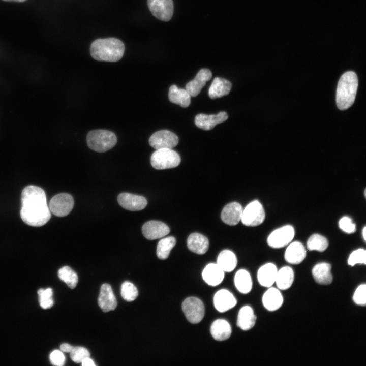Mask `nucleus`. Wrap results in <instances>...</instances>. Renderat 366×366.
Listing matches in <instances>:
<instances>
[{"label":"nucleus","mask_w":366,"mask_h":366,"mask_svg":"<svg viewBox=\"0 0 366 366\" xmlns=\"http://www.w3.org/2000/svg\"><path fill=\"white\" fill-rule=\"evenodd\" d=\"M21 200L20 217L25 223L40 227L50 220V211L42 188L33 185L26 187L22 191Z\"/></svg>","instance_id":"obj_1"},{"label":"nucleus","mask_w":366,"mask_h":366,"mask_svg":"<svg viewBox=\"0 0 366 366\" xmlns=\"http://www.w3.org/2000/svg\"><path fill=\"white\" fill-rule=\"evenodd\" d=\"M125 45L115 38L98 39L93 42L90 47L92 57L99 61L116 62L123 57Z\"/></svg>","instance_id":"obj_2"},{"label":"nucleus","mask_w":366,"mask_h":366,"mask_svg":"<svg viewBox=\"0 0 366 366\" xmlns=\"http://www.w3.org/2000/svg\"><path fill=\"white\" fill-rule=\"evenodd\" d=\"M358 79L353 71H348L341 77L337 86L336 102L337 107L344 110L353 104L358 87Z\"/></svg>","instance_id":"obj_3"},{"label":"nucleus","mask_w":366,"mask_h":366,"mask_svg":"<svg viewBox=\"0 0 366 366\" xmlns=\"http://www.w3.org/2000/svg\"><path fill=\"white\" fill-rule=\"evenodd\" d=\"M87 144L91 149L99 152H105L113 147L117 142L115 134L107 130H94L86 136Z\"/></svg>","instance_id":"obj_4"},{"label":"nucleus","mask_w":366,"mask_h":366,"mask_svg":"<svg viewBox=\"0 0 366 366\" xmlns=\"http://www.w3.org/2000/svg\"><path fill=\"white\" fill-rule=\"evenodd\" d=\"M181 159L179 154L170 148L156 149L151 155V166L158 170L173 168L178 166Z\"/></svg>","instance_id":"obj_5"},{"label":"nucleus","mask_w":366,"mask_h":366,"mask_svg":"<svg viewBox=\"0 0 366 366\" xmlns=\"http://www.w3.org/2000/svg\"><path fill=\"white\" fill-rule=\"evenodd\" d=\"M182 310L187 319L192 324H197L203 319L205 309L202 301L196 297H189L182 303Z\"/></svg>","instance_id":"obj_6"},{"label":"nucleus","mask_w":366,"mask_h":366,"mask_svg":"<svg viewBox=\"0 0 366 366\" xmlns=\"http://www.w3.org/2000/svg\"><path fill=\"white\" fill-rule=\"evenodd\" d=\"M265 217L263 206L258 200H254L243 209L241 221L246 226L254 227L262 224Z\"/></svg>","instance_id":"obj_7"},{"label":"nucleus","mask_w":366,"mask_h":366,"mask_svg":"<svg viewBox=\"0 0 366 366\" xmlns=\"http://www.w3.org/2000/svg\"><path fill=\"white\" fill-rule=\"evenodd\" d=\"M50 212L57 217L67 216L74 206L73 197L68 193H60L53 196L49 204Z\"/></svg>","instance_id":"obj_8"},{"label":"nucleus","mask_w":366,"mask_h":366,"mask_svg":"<svg viewBox=\"0 0 366 366\" xmlns=\"http://www.w3.org/2000/svg\"><path fill=\"white\" fill-rule=\"evenodd\" d=\"M295 235L294 228L286 225L273 231L267 240L268 245L273 248H281L289 244Z\"/></svg>","instance_id":"obj_9"},{"label":"nucleus","mask_w":366,"mask_h":366,"mask_svg":"<svg viewBox=\"0 0 366 366\" xmlns=\"http://www.w3.org/2000/svg\"><path fill=\"white\" fill-rule=\"evenodd\" d=\"M178 143V138L174 133L162 130L154 133L149 139V145L155 149L170 148L176 146Z\"/></svg>","instance_id":"obj_10"},{"label":"nucleus","mask_w":366,"mask_h":366,"mask_svg":"<svg viewBox=\"0 0 366 366\" xmlns=\"http://www.w3.org/2000/svg\"><path fill=\"white\" fill-rule=\"evenodd\" d=\"M148 8L152 14L158 19L168 21L173 14V0H147Z\"/></svg>","instance_id":"obj_11"},{"label":"nucleus","mask_w":366,"mask_h":366,"mask_svg":"<svg viewBox=\"0 0 366 366\" xmlns=\"http://www.w3.org/2000/svg\"><path fill=\"white\" fill-rule=\"evenodd\" d=\"M117 201L122 207L131 211L142 210L147 204L146 198L143 196L129 193H122L119 194Z\"/></svg>","instance_id":"obj_12"},{"label":"nucleus","mask_w":366,"mask_h":366,"mask_svg":"<svg viewBox=\"0 0 366 366\" xmlns=\"http://www.w3.org/2000/svg\"><path fill=\"white\" fill-rule=\"evenodd\" d=\"M142 231L146 239L152 240L167 235L170 232V229L167 225L161 221L152 220L144 224Z\"/></svg>","instance_id":"obj_13"},{"label":"nucleus","mask_w":366,"mask_h":366,"mask_svg":"<svg viewBox=\"0 0 366 366\" xmlns=\"http://www.w3.org/2000/svg\"><path fill=\"white\" fill-rule=\"evenodd\" d=\"M228 115L224 111L216 115L197 114L195 118V124L197 127L204 130H210L217 124L222 123L227 119Z\"/></svg>","instance_id":"obj_14"},{"label":"nucleus","mask_w":366,"mask_h":366,"mask_svg":"<svg viewBox=\"0 0 366 366\" xmlns=\"http://www.w3.org/2000/svg\"><path fill=\"white\" fill-rule=\"evenodd\" d=\"M211 77L212 73L209 69H201L195 78L186 84V90L191 96H197L205 86L206 82L210 80Z\"/></svg>","instance_id":"obj_15"},{"label":"nucleus","mask_w":366,"mask_h":366,"mask_svg":"<svg viewBox=\"0 0 366 366\" xmlns=\"http://www.w3.org/2000/svg\"><path fill=\"white\" fill-rule=\"evenodd\" d=\"M98 304L104 312L115 310L117 302L111 286L103 284L100 289L98 297Z\"/></svg>","instance_id":"obj_16"},{"label":"nucleus","mask_w":366,"mask_h":366,"mask_svg":"<svg viewBox=\"0 0 366 366\" xmlns=\"http://www.w3.org/2000/svg\"><path fill=\"white\" fill-rule=\"evenodd\" d=\"M237 303L233 295L226 289H221L216 293L214 297V304L219 312H225L233 308Z\"/></svg>","instance_id":"obj_17"},{"label":"nucleus","mask_w":366,"mask_h":366,"mask_svg":"<svg viewBox=\"0 0 366 366\" xmlns=\"http://www.w3.org/2000/svg\"><path fill=\"white\" fill-rule=\"evenodd\" d=\"M243 208L237 202H232L227 204L223 209L221 218L225 224L234 226L241 220Z\"/></svg>","instance_id":"obj_18"},{"label":"nucleus","mask_w":366,"mask_h":366,"mask_svg":"<svg viewBox=\"0 0 366 366\" xmlns=\"http://www.w3.org/2000/svg\"><path fill=\"white\" fill-rule=\"evenodd\" d=\"M306 256V249L304 246L297 241L290 243L284 254L285 260L292 264H300L305 259Z\"/></svg>","instance_id":"obj_19"},{"label":"nucleus","mask_w":366,"mask_h":366,"mask_svg":"<svg viewBox=\"0 0 366 366\" xmlns=\"http://www.w3.org/2000/svg\"><path fill=\"white\" fill-rule=\"evenodd\" d=\"M262 303L265 308L270 312L280 308L283 303V297L279 289L269 287L263 295Z\"/></svg>","instance_id":"obj_20"},{"label":"nucleus","mask_w":366,"mask_h":366,"mask_svg":"<svg viewBox=\"0 0 366 366\" xmlns=\"http://www.w3.org/2000/svg\"><path fill=\"white\" fill-rule=\"evenodd\" d=\"M277 272V267L273 263H267L262 265L257 272L259 284L265 287H271L275 283Z\"/></svg>","instance_id":"obj_21"},{"label":"nucleus","mask_w":366,"mask_h":366,"mask_svg":"<svg viewBox=\"0 0 366 366\" xmlns=\"http://www.w3.org/2000/svg\"><path fill=\"white\" fill-rule=\"evenodd\" d=\"M331 266L326 262L316 264L312 268V273L315 282L320 285H329L333 280Z\"/></svg>","instance_id":"obj_22"},{"label":"nucleus","mask_w":366,"mask_h":366,"mask_svg":"<svg viewBox=\"0 0 366 366\" xmlns=\"http://www.w3.org/2000/svg\"><path fill=\"white\" fill-rule=\"evenodd\" d=\"M203 279L209 285L216 286L224 279V271L216 263L207 265L202 273Z\"/></svg>","instance_id":"obj_23"},{"label":"nucleus","mask_w":366,"mask_h":366,"mask_svg":"<svg viewBox=\"0 0 366 366\" xmlns=\"http://www.w3.org/2000/svg\"><path fill=\"white\" fill-rule=\"evenodd\" d=\"M187 242L188 249L198 254H205L209 248V241L207 238L198 233L190 234Z\"/></svg>","instance_id":"obj_24"},{"label":"nucleus","mask_w":366,"mask_h":366,"mask_svg":"<svg viewBox=\"0 0 366 366\" xmlns=\"http://www.w3.org/2000/svg\"><path fill=\"white\" fill-rule=\"evenodd\" d=\"M256 319L253 309L250 306H245L238 312L237 325L243 330H249L255 325Z\"/></svg>","instance_id":"obj_25"},{"label":"nucleus","mask_w":366,"mask_h":366,"mask_svg":"<svg viewBox=\"0 0 366 366\" xmlns=\"http://www.w3.org/2000/svg\"><path fill=\"white\" fill-rule=\"evenodd\" d=\"M231 332L230 325L224 319H217L211 325V334L214 339L218 341H225L229 339Z\"/></svg>","instance_id":"obj_26"},{"label":"nucleus","mask_w":366,"mask_h":366,"mask_svg":"<svg viewBox=\"0 0 366 366\" xmlns=\"http://www.w3.org/2000/svg\"><path fill=\"white\" fill-rule=\"evenodd\" d=\"M232 87L231 83L223 78L216 77L209 88L208 96L215 99L229 94Z\"/></svg>","instance_id":"obj_27"},{"label":"nucleus","mask_w":366,"mask_h":366,"mask_svg":"<svg viewBox=\"0 0 366 366\" xmlns=\"http://www.w3.org/2000/svg\"><path fill=\"white\" fill-rule=\"evenodd\" d=\"M294 279L293 270L290 266H285L278 270L275 283L279 289L285 290L290 288Z\"/></svg>","instance_id":"obj_28"},{"label":"nucleus","mask_w":366,"mask_h":366,"mask_svg":"<svg viewBox=\"0 0 366 366\" xmlns=\"http://www.w3.org/2000/svg\"><path fill=\"white\" fill-rule=\"evenodd\" d=\"M191 96L185 89L179 88L175 85H172L169 88L168 98L169 101L186 108L191 103Z\"/></svg>","instance_id":"obj_29"},{"label":"nucleus","mask_w":366,"mask_h":366,"mask_svg":"<svg viewBox=\"0 0 366 366\" xmlns=\"http://www.w3.org/2000/svg\"><path fill=\"white\" fill-rule=\"evenodd\" d=\"M237 262L236 257L233 252L224 250L219 254L217 264L224 272H229L235 269Z\"/></svg>","instance_id":"obj_30"},{"label":"nucleus","mask_w":366,"mask_h":366,"mask_svg":"<svg viewBox=\"0 0 366 366\" xmlns=\"http://www.w3.org/2000/svg\"><path fill=\"white\" fill-rule=\"evenodd\" d=\"M234 283L237 289L241 293H248L252 289L251 277L246 270L240 269L237 271L234 277Z\"/></svg>","instance_id":"obj_31"},{"label":"nucleus","mask_w":366,"mask_h":366,"mask_svg":"<svg viewBox=\"0 0 366 366\" xmlns=\"http://www.w3.org/2000/svg\"><path fill=\"white\" fill-rule=\"evenodd\" d=\"M176 240L174 237L169 236L161 239L157 247V256L160 259H167L171 250L175 246Z\"/></svg>","instance_id":"obj_32"},{"label":"nucleus","mask_w":366,"mask_h":366,"mask_svg":"<svg viewBox=\"0 0 366 366\" xmlns=\"http://www.w3.org/2000/svg\"><path fill=\"white\" fill-rule=\"evenodd\" d=\"M328 246L327 238L319 234H312L308 239L307 247L310 251L323 252Z\"/></svg>","instance_id":"obj_33"},{"label":"nucleus","mask_w":366,"mask_h":366,"mask_svg":"<svg viewBox=\"0 0 366 366\" xmlns=\"http://www.w3.org/2000/svg\"><path fill=\"white\" fill-rule=\"evenodd\" d=\"M59 278L66 283L69 287L74 289L78 282L77 273L69 266H65L58 271Z\"/></svg>","instance_id":"obj_34"},{"label":"nucleus","mask_w":366,"mask_h":366,"mask_svg":"<svg viewBox=\"0 0 366 366\" xmlns=\"http://www.w3.org/2000/svg\"><path fill=\"white\" fill-rule=\"evenodd\" d=\"M120 293L122 297L127 301L134 300L138 295L136 287L128 281H125L122 284Z\"/></svg>","instance_id":"obj_35"},{"label":"nucleus","mask_w":366,"mask_h":366,"mask_svg":"<svg viewBox=\"0 0 366 366\" xmlns=\"http://www.w3.org/2000/svg\"><path fill=\"white\" fill-rule=\"evenodd\" d=\"M40 306L44 309L50 308L53 305V291L51 288L40 289L38 291Z\"/></svg>","instance_id":"obj_36"},{"label":"nucleus","mask_w":366,"mask_h":366,"mask_svg":"<svg viewBox=\"0 0 366 366\" xmlns=\"http://www.w3.org/2000/svg\"><path fill=\"white\" fill-rule=\"evenodd\" d=\"M348 264L353 266L356 264H366V251L360 248L353 251L349 255Z\"/></svg>","instance_id":"obj_37"},{"label":"nucleus","mask_w":366,"mask_h":366,"mask_svg":"<svg viewBox=\"0 0 366 366\" xmlns=\"http://www.w3.org/2000/svg\"><path fill=\"white\" fill-rule=\"evenodd\" d=\"M70 353L71 359L75 363H81L86 358L90 356L88 350L83 347H74Z\"/></svg>","instance_id":"obj_38"},{"label":"nucleus","mask_w":366,"mask_h":366,"mask_svg":"<svg viewBox=\"0 0 366 366\" xmlns=\"http://www.w3.org/2000/svg\"><path fill=\"white\" fill-rule=\"evenodd\" d=\"M353 300L354 303L359 306H364L366 304V285H360L355 290Z\"/></svg>","instance_id":"obj_39"},{"label":"nucleus","mask_w":366,"mask_h":366,"mask_svg":"<svg viewBox=\"0 0 366 366\" xmlns=\"http://www.w3.org/2000/svg\"><path fill=\"white\" fill-rule=\"evenodd\" d=\"M340 228L348 234H351L356 231V225L353 223L351 219L347 216L343 217L339 221Z\"/></svg>","instance_id":"obj_40"},{"label":"nucleus","mask_w":366,"mask_h":366,"mask_svg":"<svg viewBox=\"0 0 366 366\" xmlns=\"http://www.w3.org/2000/svg\"><path fill=\"white\" fill-rule=\"evenodd\" d=\"M50 360L52 364L62 366L65 362V357L62 351L55 350L50 354Z\"/></svg>","instance_id":"obj_41"},{"label":"nucleus","mask_w":366,"mask_h":366,"mask_svg":"<svg viewBox=\"0 0 366 366\" xmlns=\"http://www.w3.org/2000/svg\"><path fill=\"white\" fill-rule=\"evenodd\" d=\"M73 347L74 346L71 345L67 343H63L60 345V349L61 351L63 352L69 353L71 351Z\"/></svg>","instance_id":"obj_42"},{"label":"nucleus","mask_w":366,"mask_h":366,"mask_svg":"<svg viewBox=\"0 0 366 366\" xmlns=\"http://www.w3.org/2000/svg\"><path fill=\"white\" fill-rule=\"evenodd\" d=\"M83 366H95L94 361L89 357L85 358L81 362Z\"/></svg>","instance_id":"obj_43"},{"label":"nucleus","mask_w":366,"mask_h":366,"mask_svg":"<svg viewBox=\"0 0 366 366\" xmlns=\"http://www.w3.org/2000/svg\"><path fill=\"white\" fill-rule=\"evenodd\" d=\"M362 236L364 240H366V227L364 226L362 231Z\"/></svg>","instance_id":"obj_44"},{"label":"nucleus","mask_w":366,"mask_h":366,"mask_svg":"<svg viewBox=\"0 0 366 366\" xmlns=\"http://www.w3.org/2000/svg\"><path fill=\"white\" fill-rule=\"evenodd\" d=\"M7 2H23L26 0H3Z\"/></svg>","instance_id":"obj_45"}]
</instances>
